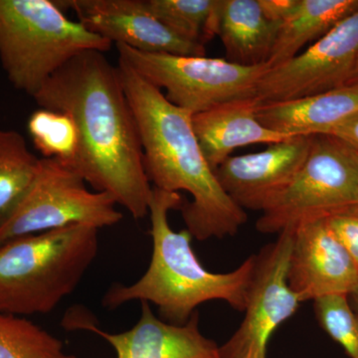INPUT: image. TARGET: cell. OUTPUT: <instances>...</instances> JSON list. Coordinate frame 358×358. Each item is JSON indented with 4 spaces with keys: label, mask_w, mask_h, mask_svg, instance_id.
Returning <instances> with one entry per match:
<instances>
[{
    "label": "cell",
    "mask_w": 358,
    "mask_h": 358,
    "mask_svg": "<svg viewBox=\"0 0 358 358\" xmlns=\"http://www.w3.org/2000/svg\"><path fill=\"white\" fill-rule=\"evenodd\" d=\"M358 10V0H299L278 30L268 64H282Z\"/></svg>",
    "instance_id": "ac0fdd59"
},
{
    "label": "cell",
    "mask_w": 358,
    "mask_h": 358,
    "mask_svg": "<svg viewBox=\"0 0 358 358\" xmlns=\"http://www.w3.org/2000/svg\"><path fill=\"white\" fill-rule=\"evenodd\" d=\"M182 204L178 192L152 186L148 204L152 239L150 266L133 284L112 285L103 296V307L115 310L129 301H148L157 308L160 319L173 324L187 322L206 301H224L244 312L256 256H250L231 272L207 270L195 256L189 231L176 232L169 224V212L179 210Z\"/></svg>",
    "instance_id": "3957f363"
},
{
    "label": "cell",
    "mask_w": 358,
    "mask_h": 358,
    "mask_svg": "<svg viewBox=\"0 0 358 358\" xmlns=\"http://www.w3.org/2000/svg\"><path fill=\"white\" fill-rule=\"evenodd\" d=\"M299 0H258L264 15L272 22L281 24L293 13Z\"/></svg>",
    "instance_id": "d4e9b609"
},
{
    "label": "cell",
    "mask_w": 358,
    "mask_h": 358,
    "mask_svg": "<svg viewBox=\"0 0 358 358\" xmlns=\"http://www.w3.org/2000/svg\"><path fill=\"white\" fill-rule=\"evenodd\" d=\"M329 136L345 141L358 152V114L352 115L350 119L341 122L331 131Z\"/></svg>",
    "instance_id": "484cf974"
},
{
    "label": "cell",
    "mask_w": 358,
    "mask_h": 358,
    "mask_svg": "<svg viewBox=\"0 0 358 358\" xmlns=\"http://www.w3.org/2000/svg\"><path fill=\"white\" fill-rule=\"evenodd\" d=\"M288 282L301 303L327 296H350L357 289V266L327 218L294 228Z\"/></svg>",
    "instance_id": "8fae6325"
},
{
    "label": "cell",
    "mask_w": 358,
    "mask_h": 358,
    "mask_svg": "<svg viewBox=\"0 0 358 358\" xmlns=\"http://www.w3.org/2000/svg\"><path fill=\"white\" fill-rule=\"evenodd\" d=\"M112 45L71 20L57 0H0V65L14 88L32 98L78 54L106 53Z\"/></svg>",
    "instance_id": "5b68a950"
},
{
    "label": "cell",
    "mask_w": 358,
    "mask_h": 358,
    "mask_svg": "<svg viewBox=\"0 0 358 358\" xmlns=\"http://www.w3.org/2000/svg\"><path fill=\"white\" fill-rule=\"evenodd\" d=\"M293 235L294 228L282 231L275 242L255 255L244 319L220 346V358H266L273 334L300 307L288 282Z\"/></svg>",
    "instance_id": "9c48e42d"
},
{
    "label": "cell",
    "mask_w": 358,
    "mask_h": 358,
    "mask_svg": "<svg viewBox=\"0 0 358 358\" xmlns=\"http://www.w3.org/2000/svg\"><path fill=\"white\" fill-rule=\"evenodd\" d=\"M117 204L108 193L91 192L84 178L64 162L41 157L29 192L0 229V245L69 226L110 227L122 219Z\"/></svg>",
    "instance_id": "ba28073f"
},
{
    "label": "cell",
    "mask_w": 358,
    "mask_h": 358,
    "mask_svg": "<svg viewBox=\"0 0 358 358\" xmlns=\"http://www.w3.org/2000/svg\"><path fill=\"white\" fill-rule=\"evenodd\" d=\"M358 56V10L282 64L268 68L257 87L262 103L285 102L346 86Z\"/></svg>",
    "instance_id": "30bf717a"
},
{
    "label": "cell",
    "mask_w": 358,
    "mask_h": 358,
    "mask_svg": "<svg viewBox=\"0 0 358 358\" xmlns=\"http://www.w3.org/2000/svg\"><path fill=\"white\" fill-rule=\"evenodd\" d=\"M63 10L72 9L89 31L113 44L148 53L206 56L201 44L180 38L150 13L145 0H57Z\"/></svg>",
    "instance_id": "7c38bea8"
},
{
    "label": "cell",
    "mask_w": 358,
    "mask_h": 358,
    "mask_svg": "<svg viewBox=\"0 0 358 358\" xmlns=\"http://www.w3.org/2000/svg\"><path fill=\"white\" fill-rule=\"evenodd\" d=\"M358 114V87L345 86L285 102L262 103L257 117L264 126L289 136H329Z\"/></svg>",
    "instance_id": "2e32d148"
},
{
    "label": "cell",
    "mask_w": 358,
    "mask_h": 358,
    "mask_svg": "<svg viewBox=\"0 0 358 358\" xmlns=\"http://www.w3.org/2000/svg\"><path fill=\"white\" fill-rule=\"evenodd\" d=\"M73 329L99 334L114 348L117 358H220V346L200 331L199 310L185 324H173L157 317L148 301H141L140 320L124 333H106L89 322Z\"/></svg>",
    "instance_id": "5bb4252c"
},
{
    "label": "cell",
    "mask_w": 358,
    "mask_h": 358,
    "mask_svg": "<svg viewBox=\"0 0 358 358\" xmlns=\"http://www.w3.org/2000/svg\"><path fill=\"white\" fill-rule=\"evenodd\" d=\"M120 60L159 90L167 100L192 115L224 103L257 96L268 64L243 66L223 58L148 53L115 44Z\"/></svg>",
    "instance_id": "8992f818"
},
{
    "label": "cell",
    "mask_w": 358,
    "mask_h": 358,
    "mask_svg": "<svg viewBox=\"0 0 358 358\" xmlns=\"http://www.w3.org/2000/svg\"><path fill=\"white\" fill-rule=\"evenodd\" d=\"M280 25L264 15L258 0H223L218 36L226 60L243 66L268 64Z\"/></svg>",
    "instance_id": "e0dca14e"
},
{
    "label": "cell",
    "mask_w": 358,
    "mask_h": 358,
    "mask_svg": "<svg viewBox=\"0 0 358 358\" xmlns=\"http://www.w3.org/2000/svg\"><path fill=\"white\" fill-rule=\"evenodd\" d=\"M148 8L180 38L205 46L218 36L223 0H145Z\"/></svg>",
    "instance_id": "ffe728a7"
},
{
    "label": "cell",
    "mask_w": 358,
    "mask_h": 358,
    "mask_svg": "<svg viewBox=\"0 0 358 358\" xmlns=\"http://www.w3.org/2000/svg\"><path fill=\"white\" fill-rule=\"evenodd\" d=\"M258 96L224 103L205 112L192 115L195 136L205 159L213 171L235 150L256 143H281L294 136L264 126L257 117L261 105Z\"/></svg>",
    "instance_id": "9a60e30c"
},
{
    "label": "cell",
    "mask_w": 358,
    "mask_h": 358,
    "mask_svg": "<svg viewBox=\"0 0 358 358\" xmlns=\"http://www.w3.org/2000/svg\"><path fill=\"white\" fill-rule=\"evenodd\" d=\"M346 86H355L358 87V76L352 78V80H350V82H348V85Z\"/></svg>",
    "instance_id": "83f0119b"
},
{
    "label": "cell",
    "mask_w": 358,
    "mask_h": 358,
    "mask_svg": "<svg viewBox=\"0 0 358 358\" xmlns=\"http://www.w3.org/2000/svg\"><path fill=\"white\" fill-rule=\"evenodd\" d=\"M357 76H358V56H357V64H355V72H353L352 78L357 77ZM352 79H350V80H352Z\"/></svg>",
    "instance_id": "f1b7e54d"
},
{
    "label": "cell",
    "mask_w": 358,
    "mask_h": 358,
    "mask_svg": "<svg viewBox=\"0 0 358 358\" xmlns=\"http://www.w3.org/2000/svg\"><path fill=\"white\" fill-rule=\"evenodd\" d=\"M320 327L345 350L350 358H358V315L348 296H327L313 301Z\"/></svg>",
    "instance_id": "603a6c76"
},
{
    "label": "cell",
    "mask_w": 358,
    "mask_h": 358,
    "mask_svg": "<svg viewBox=\"0 0 358 358\" xmlns=\"http://www.w3.org/2000/svg\"><path fill=\"white\" fill-rule=\"evenodd\" d=\"M98 233L74 225L0 245V312L26 317L55 310L95 261Z\"/></svg>",
    "instance_id": "277c9868"
},
{
    "label": "cell",
    "mask_w": 358,
    "mask_h": 358,
    "mask_svg": "<svg viewBox=\"0 0 358 358\" xmlns=\"http://www.w3.org/2000/svg\"><path fill=\"white\" fill-rule=\"evenodd\" d=\"M40 159L24 136L0 129V229L17 210L38 173Z\"/></svg>",
    "instance_id": "d6986e66"
},
{
    "label": "cell",
    "mask_w": 358,
    "mask_h": 358,
    "mask_svg": "<svg viewBox=\"0 0 358 358\" xmlns=\"http://www.w3.org/2000/svg\"><path fill=\"white\" fill-rule=\"evenodd\" d=\"M326 218L329 227L348 250L358 268V205Z\"/></svg>",
    "instance_id": "cb8c5ba5"
},
{
    "label": "cell",
    "mask_w": 358,
    "mask_h": 358,
    "mask_svg": "<svg viewBox=\"0 0 358 358\" xmlns=\"http://www.w3.org/2000/svg\"><path fill=\"white\" fill-rule=\"evenodd\" d=\"M348 301H350L352 310H355V313L358 315V286L357 289L348 296Z\"/></svg>",
    "instance_id": "4316f807"
},
{
    "label": "cell",
    "mask_w": 358,
    "mask_h": 358,
    "mask_svg": "<svg viewBox=\"0 0 358 358\" xmlns=\"http://www.w3.org/2000/svg\"><path fill=\"white\" fill-rule=\"evenodd\" d=\"M313 136H293L254 154L228 157L215 169L231 199L246 211L264 212L275 203L300 171Z\"/></svg>",
    "instance_id": "4fadbf2b"
},
{
    "label": "cell",
    "mask_w": 358,
    "mask_h": 358,
    "mask_svg": "<svg viewBox=\"0 0 358 358\" xmlns=\"http://www.w3.org/2000/svg\"><path fill=\"white\" fill-rule=\"evenodd\" d=\"M33 99L39 108L68 113L76 122L80 150L73 169L133 218L145 217L152 186L117 66L103 52H82L56 71Z\"/></svg>",
    "instance_id": "6da1fadb"
},
{
    "label": "cell",
    "mask_w": 358,
    "mask_h": 358,
    "mask_svg": "<svg viewBox=\"0 0 358 358\" xmlns=\"http://www.w3.org/2000/svg\"><path fill=\"white\" fill-rule=\"evenodd\" d=\"M0 358H77L31 320L0 312Z\"/></svg>",
    "instance_id": "7402d4cb"
},
{
    "label": "cell",
    "mask_w": 358,
    "mask_h": 358,
    "mask_svg": "<svg viewBox=\"0 0 358 358\" xmlns=\"http://www.w3.org/2000/svg\"><path fill=\"white\" fill-rule=\"evenodd\" d=\"M358 205V152L331 136H313L300 171L272 206L262 212L257 230L281 233L307 221Z\"/></svg>",
    "instance_id": "52a82bcc"
},
{
    "label": "cell",
    "mask_w": 358,
    "mask_h": 358,
    "mask_svg": "<svg viewBox=\"0 0 358 358\" xmlns=\"http://www.w3.org/2000/svg\"><path fill=\"white\" fill-rule=\"evenodd\" d=\"M117 69L138 124L150 185L192 195V201L183 202L179 210L193 238L205 241L236 235L248 215L225 192L205 159L192 115L169 102L162 90L120 59Z\"/></svg>",
    "instance_id": "7a4b0ae2"
},
{
    "label": "cell",
    "mask_w": 358,
    "mask_h": 358,
    "mask_svg": "<svg viewBox=\"0 0 358 358\" xmlns=\"http://www.w3.org/2000/svg\"><path fill=\"white\" fill-rule=\"evenodd\" d=\"M27 129L42 159L60 160L73 169L79 155L80 134L68 113L39 108L30 115Z\"/></svg>",
    "instance_id": "44dd1931"
}]
</instances>
